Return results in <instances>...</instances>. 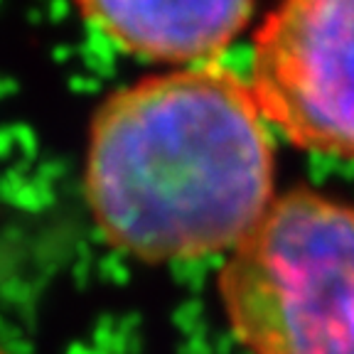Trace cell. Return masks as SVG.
I'll list each match as a JSON object with an SVG mask.
<instances>
[{"label":"cell","instance_id":"4","mask_svg":"<svg viewBox=\"0 0 354 354\" xmlns=\"http://www.w3.org/2000/svg\"><path fill=\"white\" fill-rule=\"evenodd\" d=\"M123 52L165 64H212L251 20L254 0H77Z\"/></svg>","mask_w":354,"mask_h":354},{"label":"cell","instance_id":"3","mask_svg":"<svg viewBox=\"0 0 354 354\" xmlns=\"http://www.w3.org/2000/svg\"><path fill=\"white\" fill-rule=\"evenodd\" d=\"M251 88L290 143L354 162V0H281L256 35Z\"/></svg>","mask_w":354,"mask_h":354},{"label":"cell","instance_id":"2","mask_svg":"<svg viewBox=\"0 0 354 354\" xmlns=\"http://www.w3.org/2000/svg\"><path fill=\"white\" fill-rule=\"evenodd\" d=\"M216 290L249 354H354V207L308 187L273 197Z\"/></svg>","mask_w":354,"mask_h":354},{"label":"cell","instance_id":"1","mask_svg":"<svg viewBox=\"0 0 354 354\" xmlns=\"http://www.w3.org/2000/svg\"><path fill=\"white\" fill-rule=\"evenodd\" d=\"M84 189L101 234L140 261L232 251L273 202L251 84L212 62L116 91L91 123Z\"/></svg>","mask_w":354,"mask_h":354},{"label":"cell","instance_id":"5","mask_svg":"<svg viewBox=\"0 0 354 354\" xmlns=\"http://www.w3.org/2000/svg\"><path fill=\"white\" fill-rule=\"evenodd\" d=\"M0 354H8V352H6V349H3V347H0Z\"/></svg>","mask_w":354,"mask_h":354}]
</instances>
